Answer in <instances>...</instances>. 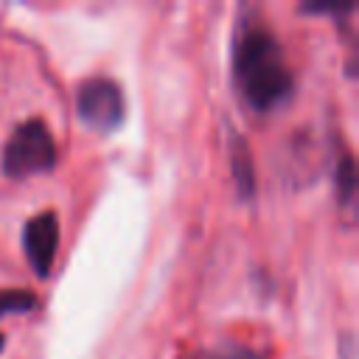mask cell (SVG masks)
Returning <instances> with one entry per match:
<instances>
[{"label":"cell","instance_id":"obj_1","mask_svg":"<svg viewBox=\"0 0 359 359\" xmlns=\"http://www.w3.org/2000/svg\"><path fill=\"white\" fill-rule=\"evenodd\" d=\"M233 76L244 101L258 109H275L292 95V70L286 56L261 22H241L233 45Z\"/></svg>","mask_w":359,"mask_h":359},{"label":"cell","instance_id":"obj_2","mask_svg":"<svg viewBox=\"0 0 359 359\" xmlns=\"http://www.w3.org/2000/svg\"><path fill=\"white\" fill-rule=\"evenodd\" d=\"M53 163H56V140L39 118L20 123L3 146V174L6 177L25 180V177L50 171Z\"/></svg>","mask_w":359,"mask_h":359},{"label":"cell","instance_id":"obj_3","mask_svg":"<svg viewBox=\"0 0 359 359\" xmlns=\"http://www.w3.org/2000/svg\"><path fill=\"white\" fill-rule=\"evenodd\" d=\"M79 115L87 126L98 129V132H112L121 126L123 115H126V101L123 93L115 81L109 79H90L81 84L79 98H76Z\"/></svg>","mask_w":359,"mask_h":359},{"label":"cell","instance_id":"obj_4","mask_svg":"<svg viewBox=\"0 0 359 359\" xmlns=\"http://www.w3.org/2000/svg\"><path fill=\"white\" fill-rule=\"evenodd\" d=\"M22 244H25V255L34 266L36 275H48L59 250V219L56 213L45 210L36 213L34 219H28L25 230H22Z\"/></svg>","mask_w":359,"mask_h":359},{"label":"cell","instance_id":"obj_5","mask_svg":"<svg viewBox=\"0 0 359 359\" xmlns=\"http://www.w3.org/2000/svg\"><path fill=\"white\" fill-rule=\"evenodd\" d=\"M36 309V297L22 289H0V317L3 314H25Z\"/></svg>","mask_w":359,"mask_h":359},{"label":"cell","instance_id":"obj_6","mask_svg":"<svg viewBox=\"0 0 359 359\" xmlns=\"http://www.w3.org/2000/svg\"><path fill=\"white\" fill-rule=\"evenodd\" d=\"M233 165H236V180H238L241 194H250L252 191V165H250V151L241 143H236V149H233Z\"/></svg>","mask_w":359,"mask_h":359},{"label":"cell","instance_id":"obj_7","mask_svg":"<svg viewBox=\"0 0 359 359\" xmlns=\"http://www.w3.org/2000/svg\"><path fill=\"white\" fill-rule=\"evenodd\" d=\"M337 185H339V199L348 202L353 194V160L348 151L339 154V165H337Z\"/></svg>","mask_w":359,"mask_h":359},{"label":"cell","instance_id":"obj_8","mask_svg":"<svg viewBox=\"0 0 359 359\" xmlns=\"http://www.w3.org/2000/svg\"><path fill=\"white\" fill-rule=\"evenodd\" d=\"M205 359H266V356L258 353V351H252V348H244V345H227L219 353H210Z\"/></svg>","mask_w":359,"mask_h":359},{"label":"cell","instance_id":"obj_9","mask_svg":"<svg viewBox=\"0 0 359 359\" xmlns=\"http://www.w3.org/2000/svg\"><path fill=\"white\" fill-rule=\"evenodd\" d=\"M0 351H3V334H0Z\"/></svg>","mask_w":359,"mask_h":359}]
</instances>
